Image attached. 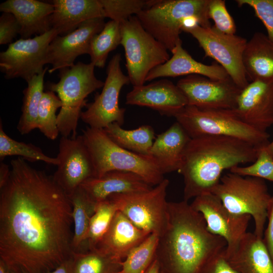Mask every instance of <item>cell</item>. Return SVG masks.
Masks as SVG:
<instances>
[{
    "mask_svg": "<svg viewBox=\"0 0 273 273\" xmlns=\"http://www.w3.org/2000/svg\"><path fill=\"white\" fill-rule=\"evenodd\" d=\"M120 30L130 82L133 86L144 85L149 73L169 59L168 50L144 29L136 16L121 23Z\"/></svg>",
    "mask_w": 273,
    "mask_h": 273,
    "instance_id": "9",
    "label": "cell"
},
{
    "mask_svg": "<svg viewBox=\"0 0 273 273\" xmlns=\"http://www.w3.org/2000/svg\"><path fill=\"white\" fill-rule=\"evenodd\" d=\"M176 85L188 105L201 109H234L241 90L231 78L215 80L199 75L186 76Z\"/></svg>",
    "mask_w": 273,
    "mask_h": 273,
    "instance_id": "16",
    "label": "cell"
},
{
    "mask_svg": "<svg viewBox=\"0 0 273 273\" xmlns=\"http://www.w3.org/2000/svg\"><path fill=\"white\" fill-rule=\"evenodd\" d=\"M172 56L165 63L152 69L146 81L159 77L199 75L211 79L219 80L230 78L225 70L217 63L206 65L195 60L179 42L171 52Z\"/></svg>",
    "mask_w": 273,
    "mask_h": 273,
    "instance_id": "20",
    "label": "cell"
},
{
    "mask_svg": "<svg viewBox=\"0 0 273 273\" xmlns=\"http://www.w3.org/2000/svg\"><path fill=\"white\" fill-rule=\"evenodd\" d=\"M0 273H11L9 267L1 259H0Z\"/></svg>",
    "mask_w": 273,
    "mask_h": 273,
    "instance_id": "47",
    "label": "cell"
},
{
    "mask_svg": "<svg viewBox=\"0 0 273 273\" xmlns=\"http://www.w3.org/2000/svg\"><path fill=\"white\" fill-rule=\"evenodd\" d=\"M104 130L120 147L136 154L149 156L155 139L154 130L150 125H143L134 129L126 130L118 123L114 122L109 124Z\"/></svg>",
    "mask_w": 273,
    "mask_h": 273,
    "instance_id": "28",
    "label": "cell"
},
{
    "mask_svg": "<svg viewBox=\"0 0 273 273\" xmlns=\"http://www.w3.org/2000/svg\"><path fill=\"white\" fill-rule=\"evenodd\" d=\"M209 19L214 22L213 26L217 30L228 34H235V21L229 13L224 0H210L208 8Z\"/></svg>",
    "mask_w": 273,
    "mask_h": 273,
    "instance_id": "39",
    "label": "cell"
},
{
    "mask_svg": "<svg viewBox=\"0 0 273 273\" xmlns=\"http://www.w3.org/2000/svg\"><path fill=\"white\" fill-rule=\"evenodd\" d=\"M210 0H156L136 17L144 29L171 52L181 41L179 34L185 20L198 17L203 27L212 25L208 15Z\"/></svg>",
    "mask_w": 273,
    "mask_h": 273,
    "instance_id": "6",
    "label": "cell"
},
{
    "mask_svg": "<svg viewBox=\"0 0 273 273\" xmlns=\"http://www.w3.org/2000/svg\"><path fill=\"white\" fill-rule=\"evenodd\" d=\"M158 240V235L150 234L129 252L115 273H145L155 258Z\"/></svg>",
    "mask_w": 273,
    "mask_h": 273,
    "instance_id": "34",
    "label": "cell"
},
{
    "mask_svg": "<svg viewBox=\"0 0 273 273\" xmlns=\"http://www.w3.org/2000/svg\"><path fill=\"white\" fill-rule=\"evenodd\" d=\"M80 187L95 203L116 194L147 191L152 188L138 175L127 171H111L100 177H93Z\"/></svg>",
    "mask_w": 273,
    "mask_h": 273,
    "instance_id": "23",
    "label": "cell"
},
{
    "mask_svg": "<svg viewBox=\"0 0 273 273\" xmlns=\"http://www.w3.org/2000/svg\"><path fill=\"white\" fill-rule=\"evenodd\" d=\"M69 197L72 206L74 223L72 248L73 251L79 252L86 243L90 218L95 212L97 203L80 186Z\"/></svg>",
    "mask_w": 273,
    "mask_h": 273,
    "instance_id": "30",
    "label": "cell"
},
{
    "mask_svg": "<svg viewBox=\"0 0 273 273\" xmlns=\"http://www.w3.org/2000/svg\"><path fill=\"white\" fill-rule=\"evenodd\" d=\"M105 17L120 24L153 5L156 0H99Z\"/></svg>",
    "mask_w": 273,
    "mask_h": 273,
    "instance_id": "37",
    "label": "cell"
},
{
    "mask_svg": "<svg viewBox=\"0 0 273 273\" xmlns=\"http://www.w3.org/2000/svg\"><path fill=\"white\" fill-rule=\"evenodd\" d=\"M268 149L273 156V139L267 145Z\"/></svg>",
    "mask_w": 273,
    "mask_h": 273,
    "instance_id": "48",
    "label": "cell"
},
{
    "mask_svg": "<svg viewBox=\"0 0 273 273\" xmlns=\"http://www.w3.org/2000/svg\"><path fill=\"white\" fill-rule=\"evenodd\" d=\"M161 273H164V272H162V271H161Z\"/></svg>",
    "mask_w": 273,
    "mask_h": 273,
    "instance_id": "50",
    "label": "cell"
},
{
    "mask_svg": "<svg viewBox=\"0 0 273 273\" xmlns=\"http://www.w3.org/2000/svg\"><path fill=\"white\" fill-rule=\"evenodd\" d=\"M57 158L59 163L53 176L68 197L84 181L95 177L93 160L82 135L61 136Z\"/></svg>",
    "mask_w": 273,
    "mask_h": 273,
    "instance_id": "15",
    "label": "cell"
},
{
    "mask_svg": "<svg viewBox=\"0 0 273 273\" xmlns=\"http://www.w3.org/2000/svg\"><path fill=\"white\" fill-rule=\"evenodd\" d=\"M267 145L258 148L257 158L252 164L246 166H237L231 172L242 176H249L266 179L273 182V156Z\"/></svg>",
    "mask_w": 273,
    "mask_h": 273,
    "instance_id": "38",
    "label": "cell"
},
{
    "mask_svg": "<svg viewBox=\"0 0 273 273\" xmlns=\"http://www.w3.org/2000/svg\"><path fill=\"white\" fill-rule=\"evenodd\" d=\"M117 211L116 204L109 197L96 204L95 212L90 218L86 241L88 250L97 248L108 230Z\"/></svg>",
    "mask_w": 273,
    "mask_h": 273,
    "instance_id": "35",
    "label": "cell"
},
{
    "mask_svg": "<svg viewBox=\"0 0 273 273\" xmlns=\"http://www.w3.org/2000/svg\"><path fill=\"white\" fill-rule=\"evenodd\" d=\"M145 273H161L160 266L156 258Z\"/></svg>",
    "mask_w": 273,
    "mask_h": 273,
    "instance_id": "46",
    "label": "cell"
},
{
    "mask_svg": "<svg viewBox=\"0 0 273 273\" xmlns=\"http://www.w3.org/2000/svg\"><path fill=\"white\" fill-rule=\"evenodd\" d=\"M239 7L252 8L255 15L265 27L268 38L273 42V0H237Z\"/></svg>",
    "mask_w": 273,
    "mask_h": 273,
    "instance_id": "40",
    "label": "cell"
},
{
    "mask_svg": "<svg viewBox=\"0 0 273 273\" xmlns=\"http://www.w3.org/2000/svg\"><path fill=\"white\" fill-rule=\"evenodd\" d=\"M233 110L249 125L266 132L273 124V81L249 82L241 89Z\"/></svg>",
    "mask_w": 273,
    "mask_h": 273,
    "instance_id": "18",
    "label": "cell"
},
{
    "mask_svg": "<svg viewBox=\"0 0 273 273\" xmlns=\"http://www.w3.org/2000/svg\"><path fill=\"white\" fill-rule=\"evenodd\" d=\"M20 27L15 16L8 12H3L0 17V44H11L19 34Z\"/></svg>",
    "mask_w": 273,
    "mask_h": 273,
    "instance_id": "41",
    "label": "cell"
},
{
    "mask_svg": "<svg viewBox=\"0 0 273 273\" xmlns=\"http://www.w3.org/2000/svg\"><path fill=\"white\" fill-rule=\"evenodd\" d=\"M61 107V101L55 93L43 92L38 108L37 128L51 140H56L60 133L56 112Z\"/></svg>",
    "mask_w": 273,
    "mask_h": 273,
    "instance_id": "36",
    "label": "cell"
},
{
    "mask_svg": "<svg viewBox=\"0 0 273 273\" xmlns=\"http://www.w3.org/2000/svg\"><path fill=\"white\" fill-rule=\"evenodd\" d=\"M150 234L138 228L121 212L117 211L96 248L122 262L132 249Z\"/></svg>",
    "mask_w": 273,
    "mask_h": 273,
    "instance_id": "22",
    "label": "cell"
},
{
    "mask_svg": "<svg viewBox=\"0 0 273 273\" xmlns=\"http://www.w3.org/2000/svg\"><path fill=\"white\" fill-rule=\"evenodd\" d=\"M105 23V18H95L82 23L67 34L57 35L47 51V64L52 65L49 73L71 67L77 57L89 55L93 38L102 31Z\"/></svg>",
    "mask_w": 273,
    "mask_h": 273,
    "instance_id": "17",
    "label": "cell"
},
{
    "mask_svg": "<svg viewBox=\"0 0 273 273\" xmlns=\"http://www.w3.org/2000/svg\"><path fill=\"white\" fill-rule=\"evenodd\" d=\"M121 41L120 24L112 20L106 23L92 41L89 54L90 62L95 67H105L109 54L120 44Z\"/></svg>",
    "mask_w": 273,
    "mask_h": 273,
    "instance_id": "31",
    "label": "cell"
},
{
    "mask_svg": "<svg viewBox=\"0 0 273 273\" xmlns=\"http://www.w3.org/2000/svg\"><path fill=\"white\" fill-rule=\"evenodd\" d=\"M54 12L50 17L52 29L58 35L67 34L82 23L95 18H105L99 0H53Z\"/></svg>",
    "mask_w": 273,
    "mask_h": 273,
    "instance_id": "25",
    "label": "cell"
},
{
    "mask_svg": "<svg viewBox=\"0 0 273 273\" xmlns=\"http://www.w3.org/2000/svg\"><path fill=\"white\" fill-rule=\"evenodd\" d=\"M257 148L236 138L205 135L191 139L178 171L183 177L184 200L212 193L223 171L240 164L253 163Z\"/></svg>",
    "mask_w": 273,
    "mask_h": 273,
    "instance_id": "3",
    "label": "cell"
},
{
    "mask_svg": "<svg viewBox=\"0 0 273 273\" xmlns=\"http://www.w3.org/2000/svg\"><path fill=\"white\" fill-rule=\"evenodd\" d=\"M169 184L168 179L164 178L147 191L113 194L109 198L115 202L118 211L135 226L159 237L168 223V202L166 196Z\"/></svg>",
    "mask_w": 273,
    "mask_h": 273,
    "instance_id": "10",
    "label": "cell"
},
{
    "mask_svg": "<svg viewBox=\"0 0 273 273\" xmlns=\"http://www.w3.org/2000/svg\"><path fill=\"white\" fill-rule=\"evenodd\" d=\"M212 193L236 214L250 215L254 221V234L263 238L271 196L264 179L230 172L220 179Z\"/></svg>",
    "mask_w": 273,
    "mask_h": 273,
    "instance_id": "8",
    "label": "cell"
},
{
    "mask_svg": "<svg viewBox=\"0 0 273 273\" xmlns=\"http://www.w3.org/2000/svg\"><path fill=\"white\" fill-rule=\"evenodd\" d=\"M52 3L36 0H7L0 5V11L13 14L20 27L21 38L42 35L52 29L50 17L54 12Z\"/></svg>",
    "mask_w": 273,
    "mask_h": 273,
    "instance_id": "21",
    "label": "cell"
},
{
    "mask_svg": "<svg viewBox=\"0 0 273 273\" xmlns=\"http://www.w3.org/2000/svg\"><path fill=\"white\" fill-rule=\"evenodd\" d=\"M11 273H22V272L18 270H11Z\"/></svg>",
    "mask_w": 273,
    "mask_h": 273,
    "instance_id": "49",
    "label": "cell"
},
{
    "mask_svg": "<svg viewBox=\"0 0 273 273\" xmlns=\"http://www.w3.org/2000/svg\"><path fill=\"white\" fill-rule=\"evenodd\" d=\"M74 273H115L122 262L105 254L97 248L87 251H72Z\"/></svg>",
    "mask_w": 273,
    "mask_h": 273,
    "instance_id": "32",
    "label": "cell"
},
{
    "mask_svg": "<svg viewBox=\"0 0 273 273\" xmlns=\"http://www.w3.org/2000/svg\"><path fill=\"white\" fill-rule=\"evenodd\" d=\"M48 67L27 81V86L23 90L21 115L17 129L22 135L26 134L37 128L39 105L42 97L44 77Z\"/></svg>",
    "mask_w": 273,
    "mask_h": 273,
    "instance_id": "29",
    "label": "cell"
},
{
    "mask_svg": "<svg viewBox=\"0 0 273 273\" xmlns=\"http://www.w3.org/2000/svg\"><path fill=\"white\" fill-rule=\"evenodd\" d=\"M126 104L147 107L162 115L174 117L188 105V101L176 84L163 79L133 86L126 95Z\"/></svg>",
    "mask_w": 273,
    "mask_h": 273,
    "instance_id": "19",
    "label": "cell"
},
{
    "mask_svg": "<svg viewBox=\"0 0 273 273\" xmlns=\"http://www.w3.org/2000/svg\"><path fill=\"white\" fill-rule=\"evenodd\" d=\"M185 32L191 34L203 50L205 56L214 59L227 72L230 78L241 89L248 83L243 56L248 40L235 34L217 30L213 26L200 25Z\"/></svg>",
    "mask_w": 273,
    "mask_h": 273,
    "instance_id": "11",
    "label": "cell"
},
{
    "mask_svg": "<svg viewBox=\"0 0 273 273\" xmlns=\"http://www.w3.org/2000/svg\"><path fill=\"white\" fill-rule=\"evenodd\" d=\"M190 205L202 214L209 232L225 240L226 252L235 249L247 233L252 217L248 214L239 215L231 212L212 193L195 197Z\"/></svg>",
    "mask_w": 273,
    "mask_h": 273,
    "instance_id": "14",
    "label": "cell"
},
{
    "mask_svg": "<svg viewBox=\"0 0 273 273\" xmlns=\"http://www.w3.org/2000/svg\"><path fill=\"white\" fill-rule=\"evenodd\" d=\"M52 29L33 38H20L9 44L0 53V68L5 78H21L26 82L42 72L47 64V51L52 41L57 36Z\"/></svg>",
    "mask_w": 273,
    "mask_h": 273,
    "instance_id": "13",
    "label": "cell"
},
{
    "mask_svg": "<svg viewBox=\"0 0 273 273\" xmlns=\"http://www.w3.org/2000/svg\"><path fill=\"white\" fill-rule=\"evenodd\" d=\"M95 66L78 62L73 66L60 70V80L48 82V90L56 93L62 103L57 115V124L62 136L74 138L86 98L96 90L103 87L104 82L95 76Z\"/></svg>",
    "mask_w": 273,
    "mask_h": 273,
    "instance_id": "5",
    "label": "cell"
},
{
    "mask_svg": "<svg viewBox=\"0 0 273 273\" xmlns=\"http://www.w3.org/2000/svg\"><path fill=\"white\" fill-rule=\"evenodd\" d=\"M48 273H74L72 254L71 257L64 260L55 269Z\"/></svg>",
    "mask_w": 273,
    "mask_h": 273,
    "instance_id": "44",
    "label": "cell"
},
{
    "mask_svg": "<svg viewBox=\"0 0 273 273\" xmlns=\"http://www.w3.org/2000/svg\"><path fill=\"white\" fill-rule=\"evenodd\" d=\"M18 156L30 162L43 161L48 164L57 166L59 163L57 157L46 155L39 147L30 143L17 141L10 137L4 130L0 123V160L8 156Z\"/></svg>",
    "mask_w": 273,
    "mask_h": 273,
    "instance_id": "33",
    "label": "cell"
},
{
    "mask_svg": "<svg viewBox=\"0 0 273 273\" xmlns=\"http://www.w3.org/2000/svg\"><path fill=\"white\" fill-rule=\"evenodd\" d=\"M243 62L248 80L273 81V42L265 34L256 32L247 41Z\"/></svg>",
    "mask_w": 273,
    "mask_h": 273,
    "instance_id": "27",
    "label": "cell"
},
{
    "mask_svg": "<svg viewBox=\"0 0 273 273\" xmlns=\"http://www.w3.org/2000/svg\"><path fill=\"white\" fill-rule=\"evenodd\" d=\"M121 61L120 54L112 57L107 68V77L101 93L81 114L80 119L90 127L104 129L114 122L121 126L124 123L125 110L119 107L118 100L122 87L130 82L122 71Z\"/></svg>",
    "mask_w": 273,
    "mask_h": 273,
    "instance_id": "12",
    "label": "cell"
},
{
    "mask_svg": "<svg viewBox=\"0 0 273 273\" xmlns=\"http://www.w3.org/2000/svg\"><path fill=\"white\" fill-rule=\"evenodd\" d=\"M191 138L177 121L158 135L149 153L163 173L178 171L185 150Z\"/></svg>",
    "mask_w": 273,
    "mask_h": 273,
    "instance_id": "26",
    "label": "cell"
},
{
    "mask_svg": "<svg viewBox=\"0 0 273 273\" xmlns=\"http://www.w3.org/2000/svg\"><path fill=\"white\" fill-rule=\"evenodd\" d=\"M0 188V259L10 270L48 273L72 256V206L53 176L18 157Z\"/></svg>",
    "mask_w": 273,
    "mask_h": 273,
    "instance_id": "1",
    "label": "cell"
},
{
    "mask_svg": "<svg viewBox=\"0 0 273 273\" xmlns=\"http://www.w3.org/2000/svg\"><path fill=\"white\" fill-rule=\"evenodd\" d=\"M225 256L238 273H273V261L263 238L247 232Z\"/></svg>",
    "mask_w": 273,
    "mask_h": 273,
    "instance_id": "24",
    "label": "cell"
},
{
    "mask_svg": "<svg viewBox=\"0 0 273 273\" xmlns=\"http://www.w3.org/2000/svg\"><path fill=\"white\" fill-rule=\"evenodd\" d=\"M166 228L159 237L155 258L164 273H198L227 246L222 237L209 232L201 213L188 202H168Z\"/></svg>",
    "mask_w": 273,
    "mask_h": 273,
    "instance_id": "2",
    "label": "cell"
},
{
    "mask_svg": "<svg viewBox=\"0 0 273 273\" xmlns=\"http://www.w3.org/2000/svg\"><path fill=\"white\" fill-rule=\"evenodd\" d=\"M11 169L7 164L1 162L0 164V188H2L7 181Z\"/></svg>",
    "mask_w": 273,
    "mask_h": 273,
    "instance_id": "45",
    "label": "cell"
},
{
    "mask_svg": "<svg viewBox=\"0 0 273 273\" xmlns=\"http://www.w3.org/2000/svg\"><path fill=\"white\" fill-rule=\"evenodd\" d=\"M268 224L263 234V240L273 261V196L267 209Z\"/></svg>",
    "mask_w": 273,
    "mask_h": 273,
    "instance_id": "43",
    "label": "cell"
},
{
    "mask_svg": "<svg viewBox=\"0 0 273 273\" xmlns=\"http://www.w3.org/2000/svg\"><path fill=\"white\" fill-rule=\"evenodd\" d=\"M225 249L207 260L198 273H238L228 261Z\"/></svg>",
    "mask_w": 273,
    "mask_h": 273,
    "instance_id": "42",
    "label": "cell"
},
{
    "mask_svg": "<svg viewBox=\"0 0 273 273\" xmlns=\"http://www.w3.org/2000/svg\"><path fill=\"white\" fill-rule=\"evenodd\" d=\"M82 136L93 160L95 177L116 170L135 173L151 186H156L164 180V174L150 156L120 147L104 129L87 126L82 130Z\"/></svg>",
    "mask_w": 273,
    "mask_h": 273,
    "instance_id": "4",
    "label": "cell"
},
{
    "mask_svg": "<svg viewBox=\"0 0 273 273\" xmlns=\"http://www.w3.org/2000/svg\"><path fill=\"white\" fill-rule=\"evenodd\" d=\"M191 139L205 135L226 136L257 148L269 143L267 132L243 121L233 109H201L187 105L174 116Z\"/></svg>",
    "mask_w": 273,
    "mask_h": 273,
    "instance_id": "7",
    "label": "cell"
}]
</instances>
